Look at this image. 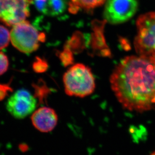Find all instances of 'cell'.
Returning a JSON list of instances; mask_svg holds the SVG:
<instances>
[{"label":"cell","mask_w":155,"mask_h":155,"mask_svg":"<svg viewBox=\"0 0 155 155\" xmlns=\"http://www.w3.org/2000/svg\"><path fill=\"white\" fill-rule=\"evenodd\" d=\"M12 91L13 89L9 85L0 84V101L4 100L8 94Z\"/></svg>","instance_id":"cell-15"},{"label":"cell","mask_w":155,"mask_h":155,"mask_svg":"<svg viewBox=\"0 0 155 155\" xmlns=\"http://www.w3.org/2000/svg\"><path fill=\"white\" fill-rule=\"evenodd\" d=\"M107 0H70L68 10L71 13H76L80 9L91 10L101 6Z\"/></svg>","instance_id":"cell-10"},{"label":"cell","mask_w":155,"mask_h":155,"mask_svg":"<svg viewBox=\"0 0 155 155\" xmlns=\"http://www.w3.org/2000/svg\"><path fill=\"white\" fill-rule=\"evenodd\" d=\"M35 7L44 15L56 16L63 13L69 5L68 0H32Z\"/></svg>","instance_id":"cell-9"},{"label":"cell","mask_w":155,"mask_h":155,"mask_svg":"<svg viewBox=\"0 0 155 155\" xmlns=\"http://www.w3.org/2000/svg\"><path fill=\"white\" fill-rule=\"evenodd\" d=\"M29 0H0V21L9 26L26 20L29 16Z\"/></svg>","instance_id":"cell-6"},{"label":"cell","mask_w":155,"mask_h":155,"mask_svg":"<svg viewBox=\"0 0 155 155\" xmlns=\"http://www.w3.org/2000/svg\"><path fill=\"white\" fill-rule=\"evenodd\" d=\"M31 121L37 130L43 133H48L57 125L58 117L54 110L42 107L32 113Z\"/></svg>","instance_id":"cell-8"},{"label":"cell","mask_w":155,"mask_h":155,"mask_svg":"<svg viewBox=\"0 0 155 155\" xmlns=\"http://www.w3.org/2000/svg\"><path fill=\"white\" fill-rule=\"evenodd\" d=\"M153 104H155V98L153 100Z\"/></svg>","instance_id":"cell-16"},{"label":"cell","mask_w":155,"mask_h":155,"mask_svg":"<svg viewBox=\"0 0 155 155\" xmlns=\"http://www.w3.org/2000/svg\"><path fill=\"white\" fill-rule=\"evenodd\" d=\"M111 89L124 108L140 113L152 108L155 97V58L125 57L110 78Z\"/></svg>","instance_id":"cell-1"},{"label":"cell","mask_w":155,"mask_h":155,"mask_svg":"<svg viewBox=\"0 0 155 155\" xmlns=\"http://www.w3.org/2000/svg\"><path fill=\"white\" fill-rule=\"evenodd\" d=\"M10 41V32L6 27L0 25V50L7 47Z\"/></svg>","instance_id":"cell-11"},{"label":"cell","mask_w":155,"mask_h":155,"mask_svg":"<svg viewBox=\"0 0 155 155\" xmlns=\"http://www.w3.org/2000/svg\"><path fill=\"white\" fill-rule=\"evenodd\" d=\"M33 69L34 71L37 73H43L48 69V65L45 60L37 57L35 61L33 64Z\"/></svg>","instance_id":"cell-13"},{"label":"cell","mask_w":155,"mask_h":155,"mask_svg":"<svg viewBox=\"0 0 155 155\" xmlns=\"http://www.w3.org/2000/svg\"><path fill=\"white\" fill-rule=\"evenodd\" d=\"M9 65L7 56L4 53L0 52V76L7 71Z\"/></svg>","instance_id":"cell-14"},{"label":"cell","mask_w":155,"mask_h":155,"mask_svg":"<svg viewBox=\"0 0 155 155\" xmlns=\"http://www.w3.org/2000/svg\"><path fill=\"white\" fill-rule=\"evenodd\" d=\"M59 58L64 66H69L73 63V57L72 51L67 47H65L64 50L60 53Z\"/></svg>","instance_id":"cell-12"},{"label":"cell","mask_w":155,"mask_h":155,"mask_svg":"<svg viewBox=\"0 0 155 155\" xmlns=\"http://www.w3.org/2000/svg\"><path fill=\"white\" fill-rule=\"evenodd\" d=\"M65 92L71 97H84L94 91L95 83L91 70L82 63L70 67L63 77Z\"/></svg>","instance_id":"cell-2"},{"label":"cell","mask_w":155,"mask_h":155,"mask_svg":"<svg viewBox=\"0 0 155 155\" xmlns=\"http://www.w3.org/2000/svg\"><path fill=\"white\" fill-rule=\"evenodd\" d=\"M30 2H32V0H29Z\"/></svg>","instance_id":"cell-17"},{"label":"cell","mask_w":155,"mask_h":155,"mask_svg":"<svg viewBox=\"0 0 155 155\" xmlns=\"http://www.w3.org/2000/svg\"><path fill=\"white\" fill-rule=\"evenodd\" d=\"M45 39L44 33L39 32L30 22L25 20L14 25L10 32V40L17 50L30 53L38 49Z\"/></svg>","instance_id":"cell-3"},{"label":"cell","mask_w":155,"mask_h":155,"mask_svg":"<svg viewBox=\"0 0 155 155\" xmlns=\"http://www.w3.org/2000/svg\"><path fill=\"white\" fill-rule=\"evenodd\" d=\"M36 100L30 92L25 89L17 91L8 100L7 110L17 119L27 117L34 112L36 107Z\"/></svg>","instance_id":"cell-7"},{"label":"cell","mask_w":155,"mask_h":155,"mask_svg":"<svg viewBox=\"0 0 155 155\" xmlns=\"http://www.w3.org/2000/svg\"><path fill=\"white\" fill-rule=\"evenodd\" d=\"M137 35L134 46L139 55L155 58V12L141 15L136 22Z\"/></svg>","instance_id":"cell-4"},{"label":"cell","mask_w":155,"mask_h":155,"mask_svg":"<svg viewBox=\"0 0 155 155\" xmlns=\"http://www.w3.org/2000/svg\"><path fill=\"white\" fill-rule=\"evenodd\" d=\"M105 3L104 17L112 24L127 22L138 10L137 0H107Z\"/></svg>","instance_id":"cell-5"}]
</instances>
